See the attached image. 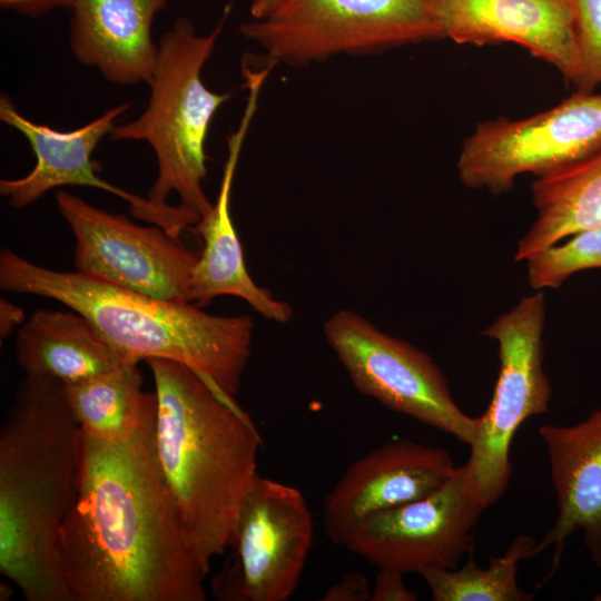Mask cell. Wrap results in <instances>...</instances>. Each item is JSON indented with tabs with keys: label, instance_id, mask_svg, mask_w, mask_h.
I'll return each instance as SVG.
<instances>
[{
	"label": "cell",
	"instance_id": "1",
	"mask_svg": "<svg viewBox=\"0 0 601 601\" xmlns=\"http://www.w3.org/2000/svg\"><path fill=\"white\" fill-rule=\"evenodd\" d=\"M157 406L128 441L80 431L78 491L58 534L70 601H205L209 570L161 472Z\"/></svg>",
	"mask_w": 601,
	"mask_h": 601
},
{
	"label": "cell",
	"instance_id": "2",
	"mask_svg": "<svg viewBox=\"0 0 601 601\" xmlns=\"http://www.w3.org/2000/svg\"><path fill=\"white\" fill-rule=\"evenodd\" d=\"M79 461L66 385L26 375L0 430V572L28 601H70L58 534L77 495Z\"/></svg>",
	"mask_w": 601,
	"mask_h": 601
},
{
	"label": "cell",
	"instance_id": "3",
	"mask_svg": "<svg viewBox=\"0 0 601 601\" xmlns=\"http://www.w3.org/2000/svg\"><path fill=\"white\" fill-rule=\"evenodd\" d=\"M157 396L156 451L189 536L210 565L231 544L242 501L258 474L262 436L250 416L191 367L146 359Z\"/></svg>",
	"mask_w": 601,
	"mask_h": 601
},
{
	"label": "cell",
	"instance_id": "4",
	"mask_svg": "<svg viewBox=\"0 0 601 601\" xmlns=\"http://www.w3.org/2000/svg\"><path fill=\"white\" fill-rule=\"evenodd\" d=\"M0 287L52 298L82 314L125 359H173L229 396L239 392L252 352L250 315L208 314L187 302L159 299L77 270H53L8 248L0 253Z\"/></svg>",
	"mask_w": 601,
	"mask_h": 601
},
{
	"label": "cell",
	"instance_id": "5",
	"mask_svg": "<svg viewBox=\"0 0 601 601\" xmlns=\"http://www.w3.org/2000/svg\"><path fill=\"white\" fill-rule=\"evenodd\" d=\"M230 10L231 2L206 36L197 35L186 17L161 35L147 107L109 134L114 140L146 141L154 150L158 171L147 198L167 215L178 238L213 206L203 188L207 175L205 141L214 115L230 93L208 89L201 71Z\"/></svg>",
	"mask_w": 601,
	"mask_h": 601
},
{
	"label": "cell",
	"instance_id": "6",
	"mask_svg": "<svg viewBox=\"0 0 601 601\" xmlns=\"http://www.w3.org/2000/svg\"><path fill=\"white\" fill-rule=\"evenodd\" d=\"M240 32L288 63L443 38L430 0H279Z\"/></svg>",
	"mask_w": 601,
	"mask_h": 601
},
{
	"label": "cell",
	"instance_id": "7",
	"mask_svg": "<svg viewBox=\"0 0 601 601\" xmlns=\"http://www.w3.org/2000/svg\"><path fill=\"white\" fill-rule=\"evenodd\" d=\"M545 314V295L536 290L482 331L497 343L500 370L492 400L477 417L465 464L489 506L508 489L510 447L516 431L529 417L549 408L552 386L543 367Z\"/></svg>",
	"mask_w": 601,
	"mask_h": 601
},
{
	"label": "cell",
	"instance_id": "8",
	"mask_svg": "<svg viewBox=\"0 0 601 601\" xmlns=\"http://www.w3.org/2000/svg\"><path fill=\"white\" fill-rule=\"evenodd\" d=\"M601 151V93L577 91L529 118L477 122L457 158L469 188L508 193L522 174L544 177L572 168Z\"/></svg>",
	"mask_w": 601,
	"mask_h": 601
},
{
	"label": "cell",
	"instance_id": "9",
	"mask_svg": "<svg viewBox=\"0 0 601 601\" xmlns=\"http://www.w3.org/2000/svg\"><path fill=\"white\" fill-rule=\"evenodd\" d=\"M323 332L358 392L471 444L477 417L456 404L445 375L427 353L352 309L331 315Z\"/></svg>",
	"mask_w": 601,
	"mask_h": 601
},
{
	"label": "cell",
	"instance_id": "10",
	"mask_svg": "<svg viewBox=\"0 0 601 601\" xmlns=\"http://www.w3.org/2000/svg\"><path fill=\"white\" fill-rule=\"evenodd\" d=\"M487 508L464 464L430 495L366 516L342 545L377 569L403 574L455 569Z\"/></svg>",
	"mask_w": 601,
	"mask_h": 601
},
{
	"label": "cell",
	"instance_id": "11",
	"mask_svg": "<svg viewBox=\"0 0 601 601\" xmlns=\"http://www.w3.org/2000/svg\"><path fill=\"white\" fill-rule=\"evenodd\" d=\"M314 536L303 493L257 474L237 515L231 544L235 560L217 575V598L286 601L296 591Z\"/></svg>",
	"mask_w": 601,
	"mask_h": 601
},
{
	"label": "cell",
	"instance_id": "12",
	"mask_svg": "<svg viewBox=\"0 0 601 601\" xmlns=\"http://www.w3.org/2000/svg\"><path fill=\"white\" fill-rule=\"evenodd\" d=\"M56 204L75 236L77 272L159 299L186 302L198 256L177 237L63 190L56 194Z\"/></svg>",
	"mask_w": 601,
	"mask_h": 601
},
{
	"label": "cell",
	"instance_id": "13",
	"mask_svg": "<svg viewBox=\"0 0 601 601\" xmlns=\"http://www.w3.org/2000/svg\"><path fill=\"white\" fill-rule=\"evenodd\" d=\"M130 108L122 102L86 125L67 131L35 122L16 108L10 97L0 96V120L19 131L36 157L33 168L24 176L0 180V194L10 206L23 208L46 193L61 186H87L122 198L131 214L164 228L174 236L173 224L148 198L119 188L97 175L91 155L99 141L110 134L117 119Z\"/></svg>",
	"mask_w": 601,
	"mask_h": 601
},
{
	"label": "cell",
	"instance_id": "14",
	"mask_svg": "<svg viewBox=\"0 0 601 601\" xmlns=\"http://www.w3.org/2000/svg\"><path fill=\"white\" fill-rule=\"evenodd\" d=\"M455 469L447 451L406 439L371 451L354 461L326 495L325 534L342 544L363 519L430 495Z\"/></svg>",
	"mask_w": 601,
	"mask_h": 601
},
{
	"label": "cell",
	"instance_id": "15",
	"mask_svg": "<svg viewBox=\"0 0 601 601\" xmlns=\"http://www.w3.org/2000/svg\"><path fill=\"white\" fill-rule=\"evenodd\" d=\"M430 8L443 38L460 45H520L581 87L582 65L568 0H430Z\"/></svg>",
	"mask_w": 601,
	"mask_h": 601
},
{
	"label": "cell",
	"instance_id": "16",
	"mask_svg": "<svg viewBox=\"0 0 601 601\" xmlns=\"http://www.w3.org/2000/svg\"><path fill=\"white\" fill-rule=\"evenodd\" d=\"M262 86L259 78L246 82L247 105L238 129L227 138L228 155L219 193L210 210L194 226L204 247L191 273L186 302L203 307L218 296H236L267 319L283 324L292 319V306L252 279L230 214L233 179Z\"/></svg>",
	"mask_w": 601,
	"mask_h": 601
},
{
	"label": "cell",
	"instance_id": "17",
	"mask_svg": "<svg viewBox=\"0 0 601 601\" xmlns=\"http://www.w3.org/2000/svg\"><path fill=\"white\" fill-rule=\"evenodd\" d=\"M539 435L546 447L558 515L536 542L534 556L554 548L549 578L560 565L565 541L581 531L601 570V407L573 425H540Z\"/></svg>",
	"mask_w": 601,
	"mask_h": 601
},
{
	"label": "cell",
	"instance_id": "18",
	"mask_svg": "<svg viewBox=\"0 0 601 601\" xmlns=\"http://www.w3.org/2000/svg\"><path fill=\"white\" fill-rule=\"evenodd\" d=\"M170 0H73L70 47L76 59L109 81L129 86L151 81L158 42L156 16Z\"/></svg>",
	"mask_w": 601,
	"mask_h": 601
},
{
	"label": "cell",
	"instance_id": "19",
	"mask_svg": "<svg viewBox=\"0 0 601 601\" xmlns=\"http://www.w3.org/2000/svg\"><path fill=\"white\" fill-rule=\"evenodd\" d=\"M16 355L26 375L49 376L65 385L110 371L125 359L76 311L38 309L18 329Z\"/></svg>",
	"mask_w": 601,
	"mask_h": 601
},
{
	"label": "cell",
	"instance_id": "20",
	"mask_svg": "<svg viewBox=\"0 0 601 601\" xmlns=\"http://www.w3.org/2000/svg\"><path fill=\"white\" fill-rule=\"evenodd\" d=\"M531 190L536 218L518 243L516 262L601 225V151L572 168L539 177Z\"/></svg>",
	"mask_w": 601,
	"mask_h": 601
},
{
	"label": "cell",
	"instance_id": "21",
	"mask_svg": "<svg viewBox=\"0 0 601 601\" xmlns=\"http://www.w3.org/2000/svg\"><path fill=\"white\" fill-rule=\"evenodd\" d=\"M66 393L80 431L110 443L130 440L157 406L156 393L142 391V375L135 361L68 384Z\"/></svg>",
	"mask_w": 601,
	"mask_h": 601
},
{
	"label": "cell",
	"instance_id": "22",
	"mask_svg": "<svg viewBox=\"0 0 601 601\" xmlns=\"http://www.w3.org/2000/svg\"><path fill=\"white\" fill-rule=\"evenodd\" d=\"M536 542L530 535H518L486 568L471 558L460 569H428L421 575L434 601H531L533 594L518 583V566L534 556Z\"/></svg>",
	"mask_w": 601,
	"mask_h": 601
},
{
	"label": "cell",
	"instance_id": "23",
	"mask_svg": "<svg viewBox=\"0 0 601 601\" xmlns=\"http://www.w3.org/2000/svg\"><path fill=\"white\" fill-rule=\"evenodd\" d=\"M526 264L529 283L535 290L558 288L575 273L601 268V225L535 254Z\"/></svg>",
	"mask_w": 601,
	"mask_h": 601
},
{
	"label": "cell",
	"instance_id": "24",
	"mask_svg": "<svg viewBox=\"0 0 601 601\" xmlns=\"http://www.w3.org/2000/svg\"><path fill=\"white\" fill-rule=\"evenodd\" d=\"M582 65L578 91L593 92L601 83V0H568Z\"/></svg>",
	"mask_w": 601,
	"mask_h": 601
},
{
	"label": "cell",
	"instance_id": "25",
	"mask_svg": "<svg viewBox=\"0 0 601 601\" xmlns=\"http://www.w3.org/2000/svg\"><path fill=\"white\" fill-rule=\"evenodd\" d=\"M403 573L378 569L370 601H415L417 594L410 590L403 580Z\"/></svg>",
	"mask_w": 601,
	"mask_h": 601
},
{
	"label": "cell",
	"instance_id": "26",
	"mask_svg": "<svg viewBox=\"0 0 601 601\" xmlns=\"http://www.w3.org/2000/svg\"><path fill=\"white\" fill-rule=\"evenodd\" d=\"M372 588L367 578L358 572H347L332 584L318 599L321 601H370Z\"/></svg>",
	"mask_w": 601,
	"mask_h": 601
},
{
	"label": "cell",
	"instance_id": "27",
	"mask_svg": "<svg viewBox=\"0 0 601 601\" xmlns=\"http://www.w3.org/2000/svg\"><path fill=\"white\" fill-rule=\"evenodd\" d=\"M73 0H0V7L37 18L57 8L71 9Z\"/></svg>",
	"mask_w": 601,
	"mask_h": 601
},
{
	"label": "cell",
	"instance_id": "28",
	"mask_svg": "<svg viewBox=\"0 0 601 601\" xmlns=\"http://www.w3.org/2000/svg\"><path fill=\"white\" fill-rule=\"evenodd\" d=\"M26 322L23 309L9 300L0 299V337L6 339Z\"/></svg>",
	"mask_w": 601,
	"mask_h": 601
},
{
	"label": "cell",
	"instance_id": "29",
	"mask_svg": "<svg viewBox=\"0 0 601 601\" xmlns=\"http://www.w3.org/2000/svg\"><path fill=\"white\" fill-rule=\"evenodd\" d=\"M279 2V0H254L250 6V14L254 19L266 17Z\"/></svg>",
	"mask_w": 601,
	"mask_h": 601
}]
</instances>
